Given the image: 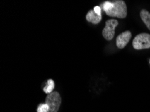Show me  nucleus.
<instances>
[{
	"label": "nucleus",
	"mask_w": 150,
	"mask_h": 112,
	"mask_svg": "<svg viewBox=\"0 0 150 112\" xmlns=\"http://www.w3.org/2000/svg\"><path fill=\"white\" fill-rule=\"evenodd\" d=\"M106 15L110 17L125 18L127 15V8L125 2L119 0L113 2V6L110 10L106 11Z\"/></svg>",
	"instance_id": "1"
},
{
	"label": "nucleus",
	"mask_w": 150,
	"mask_h": 112,
	"mask_svg": "<svg viewBox=\"0 0 150 112\" xmlns=\"http://www.w3.org/2000/svg\"><path fill=\"white\" fill-rule=\"evenodd\" d=\"M45 104L49 107V112H57L61 104V97L59 93L54 91L47 95Z\"/></svg>",
	"instance_id": "2"
},
{
	"label": "nucleus",
	"mask_w": 150,
	"mask_h": 112,
	"mask_svg": "<svg viewBox=\"0 0 150 112\" xmlns=\"http://www.w3.org/2000/svg\"><path fill=\"white\" fill-rule=\"evenodd\" d=\"M133 46L136 50L149 49L150 34L147 33L138 34L133 39Z\"/></svg>",
	"instance_id": "3"
},
{
	"label": "nucleus",
	"mask_w": 150,
	"mask_h": 112,
	"mask_svg": "<svg viewBox=\"0 0 150 112\" xmlns=\"http://www.w3.org/2000/svg\"><path fill=\"white\" fill-rule=\"evenodd\" d=\"M119 25L117 20L110 19L106 22L105 27L102 30V35L106 40H111L114 38L115 28Z\"/></svg>",
	"instance_id": "4"
},
{
	"label": "nucleus",
	"mask_w": 150,
	"mask_h": 112,
	"mask_svg": "<svg viewBox=\"0 0 150 112\" xmlns=\"http://www.w3.org/2000/svg\"><path fill=\"white\" fill-rule=\"evenodd\" d=\"M131 36L132 35H131L130 31H125L119 34L116 40L117 47L120 49L125 47L131 38Z\"/></svg>",
	"instance_id": "5"
},
{
	"label": "nucleus",
	"mask_w": 150,
	"mask_h": 112,
	"mask_svg": "<svg viewBox=\"0 0 150 112\" xmlns=\"http://www.w3.org/2000/svg\"><path fill=\"white\" fill-rule=\"evenodd\" d=\"M86 20L88 22H92L94 24H97L101 21L102 16H99L96 13L94 12V10H90L88 11V13L86 15Z\"/></svg>",
	"instance_id": "6"
},
{
	"label": "nucleus",
	"mask_w": 150,
	"mask_h": 112,
	"mask_svg": "<svg viewBox=\"0 0 150 112\" xmlns=\"http://www.w3.org/2000/svg\"><path fill=\"white\" fill-rule=\"evenodd\" d=\"M140 16L142 21L150 30V13L146 10H142L140 12Z\"/></svg>",
	"instance_id": "7"
},
{
	"label": "nucleus",
	"mask_w": 150,
	"mask_h": 112,
	"mask_svg": "<svg viewBox=\"0 0 150 112\" xmlns=\"http://www.w3.org/2000/svg\"><path fill=\"white\" fill-rule=\"evenodd\" d=\"M54 88V83L53 80L52 79H49L47 81V86H45L44 89H43V91H44L45 93H46L47 94H50L52 92H53V89Z\"/></svg>",
	"instance_id": "8"
},
{
	"label": "nucleus",
	"mask_w": 150,
	"mask_h": 112,
	"mask_svg": "<svg viewBox=\"0 0 150 112\" xmlns=\"http://www.w3.org/2000/svg\"><path fill=\"white\" fill-rule=\"evenodd\" d=\"M37 112H49V107L47 104H40L37 108Z\"/></svg>",
	"instance_id": "9"
},
{
	"label": "nucleus",
	"mask_w": 150,
	"mask_h": 112,
	"mask_svg": "<svg viewBox=\"0 0 150 112\" xmlns=\"http://www.w3.org/2000/svg\"><path fill=\"white\" fill-rule=\"evenodd\" d=\"M113 6V2L110 1H105L104 3L102 4V8H103V10L106 12L110 10L112 8Z\"/></svg>",
	"instance_id": "10"
},
{
	"label": "nucleus",
	"mask_w": 150,
	"mask_h": 112,
	"mask_svg": "<svg viewBox=\"0 0 150 112\" xmlns=\"http://www.w3.org/2000/svg\"><path fill=\"white\" fill-rule=\"evenodd\" d=\"M94 11L98 15H99V16H102L101 8H100L99 6H95L94 8Z\"/></svg>",
	"instance_id": "11"
},
{
	"label": "nucleus",
	"mask_w": 150,
	"mask_h": 112,
	"mask_svg": "<svg viewBox=\"0 0 150 112\" xmlns=\"http://www.w3.org/2000/svg\"><path fill=\"white\" fill-rule=\"evenodd\" d=\"M149 63H150V60H149Z\"/></svg>",
	"instance_id": "12"
}]
</instances>
